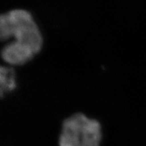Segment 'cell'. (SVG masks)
I'll return each instance as SVG.
<instances>
[{
    "instance_id": "cell-3",
    "label": "cell",
    "mask_w": 146,
    "mask_h": 146,
    "mask_svg": "<svg viewBox=\"0 0 146 146\" xmlns=\"http://www.w3.org/2000/svg\"><path fill=\"white\" fill-rule=\"evenodd\" d=\"M0 54L5 63L12 66L25 64L35 55L30 49L16 40L5 45Z\"/></svg>"
},
{
    "instance_id": "cell-5",
    "label": "cell",
    "mask_w": 146,
    "mask_h": 146,
    "mask_svg": "<svg viewBox=\"0 0 146 146\" xmlns=\"http://www.w3.org/2000/svg\"><path fill=\"white\" fill-rule=\"evenodd\" d=\"M14 27L8 13L0 14V41H4L13 37Z\"/></svg>"
},
{
    "instance_id": "cell-1",
    "label": "cell",
    "mask_w": 146,
    "mask_h": 146,
    "mask_svg": "<svg viewBox=\"0 0 146 146\" xmlns=\"http://www.w3.org/2000/svg\"><path fill=\"white\" fill-rule=\"evenodd\" d=\"M102 128L99 121L83 113L71 115L62 125L59 146H100Z\"/></svg>"
},
{
    "instance_id": "cell-2",
    "label": "cell",
    "mask_w": 146,
    "mask_h": 146,
    "mask_svg": "<svg viewBox=\"0 0 146 146\" xmlns=\"http://www.w3.org/2000/svg\"><path fill=\"white\" fill-rule=\"evenodd\" d=\"M14 27V37L35 54L41 50L43 37L33 18L28 11L14 10L8 12Z\"/></svg>"
},
{
    "instance_id": "cell-4",
    "label": "cell",
    "mask_w": 146,
    "mask_h": 146,
    "mask_svg": "<svg viewBox=\"0 0 146 146\" xmlns=\"http://www.w3.org/2000/svg\"><path fill=\"white\" fill-rule=\"evenodd\" d=\"M16 87V78L13 71L0 67V98L14 91Z\"/></svg>"
}]
</instances>
